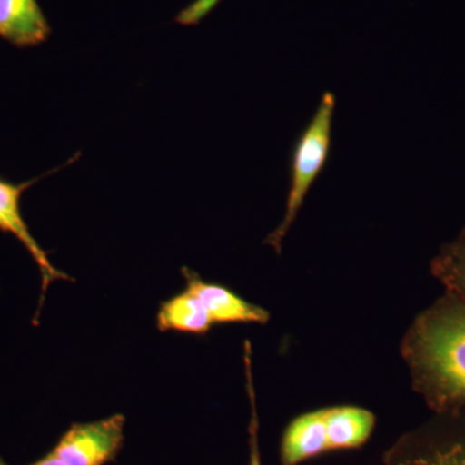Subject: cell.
<instances>
[{
	"label": "cell",
	"instance_id": "cell-13",
	"mask_svg": "<svg viewBox=\"0 0 465 465\" xmlns=\"http://www.w3.org/2000/svg\"><path fill=\"white\" fill-rule=\"evenodd\" d=\"M32 465H65L63 463V461L60 460L56 457V455L54 454V452H50V454L45 455V458L41 459V460L35 461V463Z\"/></svg>",
	"mask_w": 465,
	"mask_h": 465
},
{
	"label": "cell",
	"instance_id": "cell-8",
	"mask_svg": "<svg viewBox=\"0 0 465 465\" xmlns=\"http://www.w3.org/2000/svg\"><path fill=\"white\" fill-rule=\"evenodd\" d=\"M323 414L329 450L360 448L374 430V414L362 407H329Z\"/></svg>",
	"mask_w": 465,
	"mask_h": 465
},
{
	"label": "cell",
	"instance_id": "cell-2",
	"mask_svg": "<svg viewBox=\"0 0 465 465\" xmlns=\"http://www.w3.org/2000/svg\"><path fill=\"white\" fill-rule=\"evenodd\" d=\"M336 99L331 92L323 94L320 105L314 112L295 145L290 162V186L287 193L286 211L280 225L266 238L265 243L281 253L287 232L292 228L309 191L322 173L329 159L332 142V122Z\"/></svg>",
	"mask_w": 465,
	"mask_h": 465
},
{
	"label": "cell",
	"instance_id": "cell-4",
	"mask_svg": "<svg viewBox=\"0 0 465 465\" xmlns=\"http://www.w3.org/2000/svg\"><path fill=\"white\" fill-rule=\"evenodd\" d=\"M35 182L36 180H33V182L14 183L0 179V231L15 235L38 265L42 275L43 299L51 283L60 280L67 281L70 278L69 275L63 273L52 265L47 253L33 237L29 226L21 213V198H23L24 192Z\"/></svg>",
	"mask_w": 465,
	"mask_h": 465
},
{
	"label": "cell",
	"instance_id": "cell-7",
	"mask_svg": "<svg viewBox=\"0 0 465 465\" xmlns=\"http://www.w3.org/2000/svg\"><path fill=\"white\" fill-rule=\"evenodd\" d=\"M329 451L323 409L307 412L291 421L283 434V465H298L307 459Z\"/></svg>",
	"mask_w": 465,
	"mask_h": 465
},
{
	"label": "cell",
	"instance_id": "cell-6",
	"mask_svg": "<svg viewBox=\"0 0 465 465\" xmlns=\"http://www.w3.org/2000/svg\"><path fill=\"white\" fill-rule=\"evenodd\" d=\"M51 27L36 0H0V36L17 47L41 45Z\"/></svg>",
	"mask_w": 465,
	"mask_h": 465
},
{
	"label": "cell",
	"instance_id": "cell-11",
	"mask_svg": "<svg viewBox=\"0 0 465 465\" xmlns=\"http://www.w3.org/2000/svg\"><path fill=\"white\" fill-rule=\"evenodd\" d=\"M394 465H465V427L421 448L410 450Z\"/></svg>",
	"mask_w": 465,
	"mask_h": 465
},
{
	"label": "cell",
	"instance_id": "cell-9",
	"mask_svg": "<svg viewBox=\"0 0 465 465\" xmlns=\"http://www.w3.org/2000/svg\"><path fill=\"white\" fill-rule=\"evenodd\" d=\"M161 331H179L203 335L213 327V320L201 300L185 289L183 292L163 302L157 317Z\"/></svg>",
	"mask_w": 465,
	"mask_h": 465
},
{
	"label": "cell",
	"instance_id": "cell-3",
	"mask_svg": "<svg viewBox=\"0 0 465 465\" xmlns=\"http://www.w3.org/2000/svg\"><path fill=\"white\" fill-rule=\"evenodd\" d=\"M124 415L74 424L52 450L65 465H104L115 457L124 440Z\"/></svg>",
	"mask_w": 465,
	"mask_h": 465
},
{
	"label": "cell",
	"instance_id": "cell-14",
	"mask_svg": "<svg viewBox=\"0 0 465 465\" xmlns=\"http://www.w3.org/2000/svg\"><path fill=\"white\" fill-rule=\"evenodd\" d=\"M0 465H7V464L5 463V461H3L2 458H0Z\"/></svg>",
	"mask_w": 465,
	"mask_h": 465
},
{
	"label": "cell",
	"instance_id": "cell-12",
	"mask_svg": "<svg viewBox=\"0 0 465 465\" xmlns=\"http://www.w3.org/2000/svg\"><path fill=\"white\" fill-rule=\"evenodd\" d=\"M222 0H195L191 7L180 15L179 21L183 24H198L202 18L206 17Z\"/></svg>",
	"mask_w": 465,
	"mask_h": 465
},
{
	"label": "cell",
	"instance_id": "cell-5",
	"mask_svg": "<svg viewBox=\"0 0 465 465\" xmlns=\"http://www.w3.org/2000/svg\"><path fill=\"white\" fill-rule=\"evenodd\" d=\"M185 289L201 300L213 323H259L269 322L268 312L259 305L247 302L228 287L210 283L188 268H183Z\"/></svg>",
	"mask_w": 465,
	"mask_h": 465
},
{
	"label": "cell",
	"instance_id": "cell-10",
	"mask_svg": "<svg viewBox=\"0 0 465 465\" xmlns=\"http://www.w3.org/2000/svg\"><path fill=\"white\" fill-rule=\"evenodd\" d=\"M432 274L446 289L465 304V228L454 241L440 247L430 264Z\"/></svg>",
	"mask_w": 465,
	"mask_h": 465
},
{
	"label": "cell",
	"instance_id": "cell-1",
	"mask_svg": "<svg viewBox=\"0 0 465 465\" xmlns=\"http://www.w3.org/2000/svg\"><path fill=\"white\" fill-rule=\"evenodd\" d=\"M412 387L440 414L465 409V304L445 296L415 318L402 341Z\"/></svg>",
	"mask_w": 465,
	"mask_h": 465
}]
</instances>
